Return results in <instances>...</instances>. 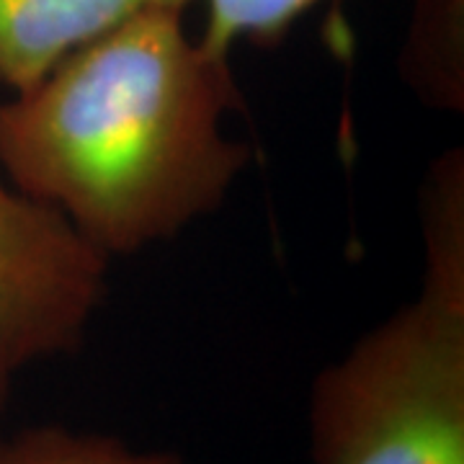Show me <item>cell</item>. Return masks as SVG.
Returning a JSON list of instances; mask_svg holds the SVG:
<instances>
[{
	"label": "cell",
	"instance_id": "cell-1",
	"mask_svg": "<svg viewBox=\"0 0 464 464\" xmlns=\"http://www.w3.org/2000/svg\"><path fill=\"white\" fill-rule=\"evenodd\" d=\"M230 57L145 11L0 101V170L109 261L217 212L250 148L227 134Z\"/></svg>",
	"mask_w": 464,
	"mask_h": 464
},
{
	"label": "cell",
	"instance_id": "cell-2",
	"mask_svg": "<svg viewBox=\"0 0 464 464\" xmlns=\"http://www.w3.org/2000/svg\"><path fill=\"white\" fill-rule=\"evenodd\" d=\"M423 282L310 387L315 464H464V152L420 194Z\"/></svg>",
	"mask_w": 464,
	"mask_h": 464
},
{
	"label": "cell",
	"instance_id": "cell-3",
	"mask_svg": "<svg viewBox=\"0 0 464 464\" xmlns=\"http://www.w3.org/2000/svg\"><path fill=\"white\" fill-rule=\"evenodd\" d=\"M109 264L0 170V405L26 369L83 346L109 292Z\"/></svg>",
	"mask_w": 464,
	"mask_h": 464
},
{
	"label": "cell",
	"instance_id": "cell-4",
	"mask_svg": "<svg viewBox=\"0 0 464 464\" xmlns=\"http://www.w3.org/2000/svg\"><path fill=\"white\" fill-rule=\"evenodd\" d=\"M194 0H0V83H36L67 54L145 11H186Z\"/></svg>",
	"mask_w": 464,
	"mask_h": 464
},
{
	"label": "cell",
	"instance_id": "cell-5",
	"mask_svg": "<svg viewBox=\"0 0 464 464\" xmlns=\"http://www.w3.org/2000/svg\"><path fill=\"white\" fill-rule=\"evenodd\" d=\"M402 70L420 99L436 109L462 111V0H423Z\"/></svg>",
	"mask_w": 464,
	"mask_h": 464
},
{
	"label": "cell",
	"instance_id": "cell-6",
	"mask_svg": "<svg viewBox=\"0 0 464 464\" xmlns=\"http://www.w3.org/2000/svg\"><path fill=\"white\" fill-rule=\"evenodd\" d=\"M0 464H186L170 451L134 449L106 433L36 426L11 439L0 436Z\"/></svg>",
	"mask_w": 464,
	"mask_h": 464
},
{
	"label": "cell",
	"instance_id": "cell-7",
	"mask_svg": "<svg viewBox=\"0 0 464 464\" xmlns=\"http://www.w3.org/2000/svg\"><path fill=\"white\" fill-rule=\"evenodd\" d=\"M207 29L201 44L215 54L230 57L237 42L274 44L304 16L317 0H204Z\"/></svg>",
	"mask_w": 464,
	"mask_h": 464
}]
</instances>
